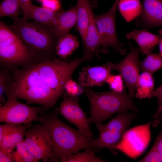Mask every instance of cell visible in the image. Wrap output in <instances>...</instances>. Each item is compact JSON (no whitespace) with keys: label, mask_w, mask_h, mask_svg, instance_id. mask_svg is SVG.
I'll return each mask as SVG.
<instances>
[{"label":"cell","mask_w":162,"mask_h":162,"mask_svg":"<svg viewBox=\"0 0 162 162\" xmlns=\"http://www.w3.org/2000/svg\"><path fill=\"white\" fill-rule=\"evenodd\" d=\"M86 60L84 57L70 62L53 59L17 71L6 95L25 100L28 104H39L48 110L64 90L66 83L75 70Z\"/></svg>","instance_id":"1"},{"label":"cell","mask_w":162,"mask_h":162,"mask_svg":"<svg viewBox=\"0 0 162 162\" xmlns=\"http://www.w3.org/2000/svg\"><path fill=\"white\" fill-rule=\"evenodd\" d=\"M58 111L42 113L40 124L48 132L52 142L51 161L58 162L64 158L82 149L94 151V136H88L79 129L73 128L58 116Z\"/></svg>","instance_id":"2"},{"label":"cell","mask_w":162,"mask_h":162,"mask_svg":"<svg viewBox=\"0 0 162 162\" xmlns=\"http://www.w3.org/2000/svg\"><path fill=\"white\" fill-rule=\"evenodd\" d=\"M84 91L90 104L88 121L97 128L116 113L129 110L139 111L133 98L129 95L125 88L119 92L113 91L96 92L87 87Z\"/></svg>","instance_id":"3"},{"label":"cell","mask_w":162,"mask_h":162,"mask_svg":"<svg viewBox=\"0 0 162 162\" xmlns=\"http://www.w3.org/2000/svg\"><path fill=\"white\" fill-rule=\"evenodd\" d=\"M137 115L135 111H124L118 113L107 123L97 127L99 134L98 137L93 140L94 150L106 148L112 154H117L118 145Z\"/></svg>","instance_id":"4"},{"label":"cell","mask_w":162,"mask_h":162,"mask_svg":"<svg viewBox=\"0 0 162 162\" xmlns=\"http://www.w3.org/2000/svg\"><path fill=\"white\" fill-rule=\"evenodd\" d=\"M14 18L12 27L14 32L29 48L40 52L52 49L54 43L53 36H54L50 30L39 24L28 22L23 18Z\"/></svg>","instance_id":"5"},{"label":"cell","mask_w":162,"mask_h":162,"mask_svg":"<svg viewBox=\"0 0 162 162\" xmlns=\"http://www.w3.org/2000/svg\"><path fill=\"white\" fill-rule=\"evenodd\" d=\"M7 98L6 103L0 107V122L14 125L42 122V118L38 114L46 110L44 107L31 106L20 102L14 97Z\"/></svg>","instance_id":"6"},{"label":"cell","mask_w":162,"mask_h":162,"mask_svg":"<svg viewBox=\"0 0 162 162\" xmlns=\"http://www.w3.org/2000/svg\"><path fill=\"white\" fill-rule=\"evenodd\" d=\"M119 1L116 0L106 12L94 16L102 44L100 53H107L109 47L112 48L122 55L126 52V50L124 48V44L118 39L116 31L115 17Z\"/></svg>","instance_id":"7"},{"label":"cell","mask_w":162,"mask_h":162,"mask_svg":"<svg viewBox=\"0 0 162 162\" xmlns=\"http://www.w3.org/2000/svg\"><path fill=\"white\" fill-rule=\"evenodd\" d=\"M150 121L146 124L127 130L117 149L132 159H136L146 150L151 139Z\"/></svg>","instance_id":"8"},{"label":"cell","mask_w":162,"mask_h":162,"mask_svg":"<svg viewBox=\"0 0 162 162\" xmlns=\"http://www.w3.org/2000/svg\"><path fill=\"white\" fill-rule=\"evenodd\" d=\"M26 144L30 152L37 159L44 161L52 156V142L49 134L44 126L32 125L25 133Z\"/></svg>","instance_id":"9"},{"label":"cell","mask_w":162,"mask_h":162,"mask_svg":"<svg viewBox=\"0 0 162 162\" xmlns=\"http://www.w3.org/2000/svg\"><path fill=\"white\" fill-rule=\"evenodd\" d=\"M130 50L121 61L113 64V69L118 71L124 81L128 90V94L134 97L139 76V61L141 52L139 47L130 45Z\"/></svg>","instance_id":"10"},{"label":"cell","mask_w":162,"mask_h":162,"mask_svg":"<svg viewBox=\"0 0 162 162\" xmlns=\"http://www.w3.org/2000/svg\"><path fill=\"white\" fill-rule=\"evenodd\" d=\"M59 111L66 119L85 135L94 136L90 128L88 118L80 106L78 97L68 94L65 96L60 106Z\"/></svg>","instance_id":"11"},{"label":"cell","mask_w":162,"mask_h":162,"mask_svg":"<svg viewBox=\"0 0 162 162\" xmlns=\"http://www.w3.org/2000/svg\"><path fill=\"white\" fill-rule=\"evenodd\" d=\"M113 64L112 63L108 62L101 66L83 67L79 73V84L84 88L102 86L113 70Z\"/></svg>","instance_id":"12"},{"label":"cell","mask_w":162,"mask_h":162,"mask_svg":"<svg viewBox=\"0 0 162 162\" xmlns=\"http://www.w3.org/2000/svg\"><path fill=\"white\" fill-rule=\"evenodd\" d=\"M144 29L162 26V0H143L142 11L136 20Z\"/></svg>","instance_id":"13"},{"label":"cell","mask_w":162,"mask_h":162,"mask_svg":"<svg viewBox=\"0 0 162 162\" xmlns=\"http://www.w3.org/2000/svg\"><path fill=\"white\" fill-rule=\"evenodd\" d=\"M32 53L21 40L9 44L0 46L1 62L11 64H19L29 61Z\"/></svg>","instance_id":"14"},{"label":"cell","mask_w":162,"mask_h":162,"mask_svg":"<svg viewBox=\"0 0 162 162\" xmlns=\"http://www.w3.org/2000/svg\"><path fill=\"white\" fill-rule=\"evenodd\" d=\"M2 125L4 136L0 143V150L6 153L13 151L17 145L23 140L27 130L32 126V122L24 125L6 123Z\"/></svg>","instance_id":"15"},{"label":"cell","mask_w":162,"mask_h":162,"mask_svg":"<svg viewBox=\"0 0 162 162\" xmlns=\"http://www.w3.org/2000/svg\"><path fill=\"white\" fill-rule=\"evenodd\" d=\"M89 18V24L86 34L85 39L82 40L83 57L90 60L94 56H97L100 53V48L102 47V44L92 8L90 12Z\"/></svg>","instance_id":"16"},{"label":"cell","mask_w":162,"mask_h":162,"mask_svg":"<svg viewBox=\"0 0 162 162\" xmlns=\"http://www.w3.org/2000/svg\"><path fill=\"white\" fill-rule=\"evenodd\" d=\"M77 12L76 5L60 15L50 30L55 37L59 38L68 34L70 29L76 24Z\"/></svg>","instance_id":"17"},{"label":"cell","mask_w":162,"mask_h":162,"mask_svg":"<svg viewBox=\"0 0 162 162\" xmlns=\"http://www.w3.org/2000/svg\"><path fill=\"white\" fill-rule=\"evenodd\" d=\"M128 39H133L138 44L141 52L146 54L152 52L158 44L160 36L153 34L145 29L134 30L127 33Z\"/></svg>","instance_id":"18"},{"label":"cell","mask_w":162,"mask_h":162,"mask_svg":"<svg viewBox=\"0 0 162 162\" xmlns=\"http://www.w3.org/2000/svg\"><path fill=\"white\" fill-rule=\"evenodd\" d=\"M63 12L60 10L54 11L44 7H38L32 4L29 8L28 18L33 19L40 24L52 28Z\"/></svg>","instance_id":"19"},{"label":"cell","mask_w":162,"mask_h":162,"mask_svg":"<svg viewBox=\"0 0 162 162\" xmlns=\"http://www.w3.org/2000/svg\"><path fill=\"white\" fill-rule=\"evenodd\" d=\"M77 20L76 29L82 40L85 39L89 26L90 12L92 9L89 0H77Z\"/></svg>","instance_id":"20"},{"label":"cell","mask_w":162,"mask_h":162,"mask_svg":"<svg viewBox=\"0 0 162 162\" xmlns=\"http://www.w3.org/2000/svg\"><path fill=\"white\" fill-rule=\"evenodd\" d=\"M79 45L77 37L68 33L59 38L55 47V53L60 57L65 58L71 55Z\"/></svg>","instance_id":"21"},{"label":"cell","mask_w":162,"mask_h":162,"mask_svg":"<svg viewBox=\"0 0 162 162\" xmlns=\"http://www.w3.org/2000/svg\"><path fill=\"white\" fill-rule=\"evenodd\" d=\"M118 7L121 14L128 22L136 18L142 10L140 0H119Z\"/></svg>","instance_id":"22"},{"label":"cell","mask_w":162,"mask_h":162,"mask_svg":"<svg viewBox=\"0 0 162 162\" xmlns=\"http://www.w3.org/2000/svg\"><path fill=\"white\" fill-rule=\"evenodd\" d=\"M154 86L152 74L143 72L139 75L135 94L136 97L140 99L151 98L152 97Z\"/></svg>","instance_id":"23"},{"label":"cell","mask_w":162,"mask_h":162,"mask_svg":"<svg viewBox=\"0 0 162 162\" xmlns=\"http://www.w3.org/2000/svg\"><path fill=\"white\" fill-rule=\"evenodd\" d=\"M146 55L144 60L139 62V70L152 74L162 68V57L152 52Z\"/></svg>","instance_id":"24"},{"label":"cell","mask_w":162,"mask_h":162,"mask_svg":"<svg viewBox=\"0 0 162 162\" xmlns=\"http://www.w3.org/2000/svg\"><path fill=\"white\" fill-rule=\"evenodd\" d=\"M94 150L85 149L83 152H77L62 158V162H108L96 156Z\"/></svg>","instance_id":"25"},{"label":"cell","mask_w":162,"mask_h":162,"mask_svg":"<svg viewBox=\"0 0 162 162\" xmlns=\"http://www.w3.org/2000/svg\"><path fill=\"white\" fill-rule=\"evenodd\" d=\"M16 150L13 151L14 161L16 162H37L38 160L35 158L28 149L25 140L18 143Z\"/></svg>","instance_id":"26"},{"label":"cell","mask_w":162,"mask_h":162,"mask_svg":"<svg viewBox=\"0 0 162 162\" xmlns=\"http://www.w3.org/2000/svg\"><path fill=\"white\" fill-rule=\"evenodd\" d=\"M20 8V0H4L0 5V16L16 17Z\"/></svg>","instance_id":"27"},{"label":"cell","mask_w":162,"mask_h":162,"mask_svg":"<svg viewBox=\"0 0 162 162\" xmlns=\"http://www.w3.org/2000/svg\"><path fill=\"white\" fill-rule=\"evenodd\" d=\"M21 40L3 22L0 23V46L6 45Z\"/></svg>","instance_id":"28"},{"label":"cell","mask_w":162,"mask_h":162,"mask_svg":"<svg viewBox=\"0 0 162 162\" xmlns=\"http://www.w3.org/2000/svg\"><path fill=\"white\" fill-rule=\"evenodd\" d=\"M123 79L120 75L110 74L107 78L106 83L110 86L112 91L121 92L124 89Z\"/></svg>","instance_id":"29"},{"label":"cell","mask_w":162,"mask_h":162,"mask_svg":"<svg viewBox=\"0 0 162 162\" xmlns=\"http://www.w3.org/2000/svg\"><path fill=\"white\" fill-rule=\"evenodd\" d=\"M8 74L4 71L0 72V104L2 103L4 104L5 101L4 97V94L8 87Z\"/></svg>","instance_id":"30"},{"label":"cell","mask_w":162,"mask_h":162,"mask_svg":"<svg viewBox=\"0 0 162 162\" xmlns=\"http://www.w3.org/2000/svg\"><path fill=\"white\" fill-rule=\"evenodd\" d=\"M80 85L78 84L71 78L68 80L64 86V90L68 94L77 96L81 94L84 90H82Z\"/></svg>","instance_id":"31"},{"label":"cell","mask_w":162,"mask_h":162,"mask_svg":"<svg viewBox=\"0 0 162 162\" xmlns=\"http://www.w3.org/2000/svg\"><path fill=\"white\" fill-rule=\"evenodd\" d=\"M139 162H162V155L153 146Z\"/></svg>","instance_id":"32"},{"label":"cell","mask_w":162,"mask_h":162,"mask_svg":"<svg viewBox=\"0 0 162 162\" xmlns=\"http://www.w3.org/2000/svg\"><path fill=\"white\" fill-rule=\"evenodd\" d=\"M152 97H157L158 100V107L155 113L153 115L154 119L162 112V83L156 89L154 90L152 93Z\"/></svg>","instance_id":"33"},{"label":"cell","mask_w":162,"mask_h":162,"mask_svg":"<svg viewBox=\"0 0 162 162\" xmlns=\"http://www.w3.org/2000/svg\"><path fill=\"white\" fill-rule=\"evenodd\" d=\"M41 2L43 7L54 11L60 10L61 8L58 0H43Z\"/></svg>","instance_id":"34"},{"label":"cell","mask_w":162,"mask_h":162,"mask_svg":"<svg viewBox=\"0 0 162 162\" xmlns=\"http://www.w3.org/2000/svg\"><path fill=\"white\" fill-rule=\"evenodd\" d=\"M32 0H20L21 7L22 8L23 13V19L27 21L28 19V14L29 8L32 4Z\"/></svg>","instance_id":"35"},{"label":"cell","mask_w":162,"mask_h":162,"mask_svg":"<svg viewBox=\"0 0 162 162\" xmlns=\"http://www.w3.org/2000/svg\"><path fill=\"white\" fill-rule=\"evenodd\" d=\"M14 161L13 151L4 152L0 150V162H12Z\"/></svg>","instance_id":"36"},{"label":"cell","mask_w":162,"mask_h":162,"mask_svg":"<svg viewBox=\"0 0 162 162\" xmlns=\"http://www.w3.org/2000/svg\"><path fill=\"white\" fill-rule=\"evenodd\" d=\"M153 146L162 155V129L160 133L156 137Z\"/></svg>","instance_id":"37"},{"label":"cell","mask_w":162,"mask_h":162,"mask_svg":"<svg viewBox=\"0 0 162 162\" xmlns=\"http://www.w3.org/2000/svg\"><path fill=\"white\" fill-rule=\"evenodd\" d=\"M154 120L152 122V126L157 127L160 123H162V112L154 118Z\"/></svg>","instance_id":"38"},{"label":"cell","mask_w":162,"mask_h":162,"mask_svg":"<svg viewBox=\"0 0 162 162\" xmlns=\"http://www.w3.org/2000/svg\"><path fill=\"white\" fill-rule=\"evenodd\" d=\"M159 33L160 35V38L158 44L159 46V54L162 57V29L159 30Z\"/></svg>","instance_id":"39"},{"label":"cell","mask_w":162,"mask_h":162,"mask_svg":"<svg viewBox=\"0 0 162 162\" xmlns=\"http://www.w3.org/2000/svg\"><path fill=\"white\" fill-rule=\"evenodd\" d=\"M39 0V1H40L41 2H42L43 0Z\"/></svg>","instance_id":"40"},{"label":"cell","mask_w":162,"mask_h":162,"mask_svg":"<svg viewBox=\"0 0 162 162\" xmlns=\"http://www.w3.org/2000/svg\"><path fill=\"white\" fill-rule=\"evenodd\" d=\"M161 128L162 129V127Z\"/></svg>","instance_id":"41"}]
</instances>
